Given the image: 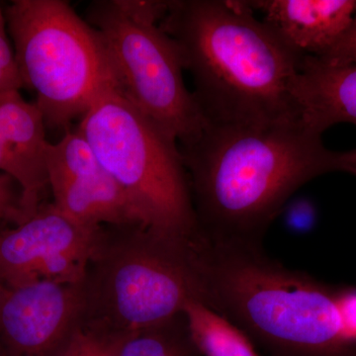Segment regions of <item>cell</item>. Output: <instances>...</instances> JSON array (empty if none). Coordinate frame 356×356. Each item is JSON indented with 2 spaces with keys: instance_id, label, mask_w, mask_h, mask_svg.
<instances>
[{
  "instance_id": "obj_10",
  "label": "cell",
  "mask_w": 356,
  "mask_h": 356,
  "mask_svg": "<svg viewBox=\"0 0 356 356\" xmlns=\"http://www.w3.org/2000/svg\"><path fill=\"white\" fill-rule=\"evenodd\" d=\"M83 314L81 282L6 287L0 300V351L6 356H58Z\"/></svg>"
},
{
  "instance_id": "obj_7",
  "label": "cell",
  "mask_w": 356,
  "mask_h": 356,
  "mask_svg": "<svg viewBox=\"0 0 356 356\" xmlns=\"http://www.w3.org/2000/svg\"><path fill=\"white\" fill-rule=\"evenodd\" d=\"M86 20L104 40L129 102L178 144L200 131L204 117L185 84L184 60L172 37L158 24L131 18L115 0L91 2Z\"/></svg>"
},
{
  "instance_id": "obj_13",
  "label": "cell",
  "mask_w": 356,
  "mask_h": 356,
  "mask_svg": "<svg viewBox=\"0 0 356 356\" xmlns=\"http://www.w3.org/2000/svg\"><path fill=\"white\" fill-rule=\"evenodd\" d=\"M295 98L302 123L320 134L337 124L356 126V63L303 58Z\"/></svg>"
},
{
  "instance_id": "obj_11",
  "label": "cell",
  "mask_w": 356,
  "mask_h": 356,
  "mask_svg": "<svg viewBox=\"0 0 356 356\" xmlns=\"http://www.w3.org/2000/svg\"><path fill=\"white\" fill-rule=\"evenodd\" d=\"M301 58L339 60L356 33V0H248Z\"/></svg>"
},
{
  "instance_id": "obj_9",
  "label": "cell",
  "mask_w": 356,
  "mask_h": 356,
  "mask_svg": "<svg viewBox=\"0 0 356 356\" xmlns=\"http://www.w3.org/2000/svg\"><path fill=\"white\" fill-rule=\"evenodd\" d=\"M46 165L53 205L65 216L88 227L140 224L125 192L79 129L49 143Z\"/></svg>"
},
{
  "instance_id": "obj_24",
  "label": "cell",
  "mask_w": 356,
  "mask_h": 356,
  "mask_svg": "<svg viewBox=\"0 0 356 356\" xmlns=\"http://www.w3.org/2000/svg\"><path fill=\"white\" fill-rule=\"evenodd\" d=\"M0 356H6L3 355V353H1V351H0Z\"/></svg>"
},
{
  "instance_id": "obj_1",
  "label": "cell",
  "mask_w": 356,
  "mask_h": 356,
  "mask_svg": "<svg viewBox=\"0 0 356 356\" xmlns=\"http://www.w3.org/2000/svg\"><path fill=\"white\" fill-rule=\"evenodd\" d=\"M201 236L217 243L262 245L299 188L321 175L356 177V149L334 151L302 121L217 124L178 144Z\"/></svg>"
},
{
  "instance_id": "obj_12",
  "label": "cell",
  "mask_w": 356,
  "mask_h": 356,
  "mask_svg": "<svg viewBox=\"0 0 356 356\" xmlns=\"http://www.w3.org/2000/svg\"><path fill=\"white\" fill-rule=\"evenodd\" d=\"M46 124L36 105L26 102L19 90L0 92V135L24 175L20 205L26 221L41 208L49 188L46 165Z\"/></svg>"
},
{
  "instance_id": "obj_21",
  "label": "cell",
  "mask_w": 356,
  "mask_h": 356,
  "mask_svg": "<svg viewBox=\"0 0 356 356\" xmlns=\"http://www.w3.org/2000/svg\"><path fill=\"white\" fill-rule=\"evenodd\" d=\"M311 222V210L308 204L300 201L294 206H291L288 215V224L294 231L302 232L308 229Z\"/></svg>"
},
{
  "instance_id": "obj_17",
  "label": "cell",
  "mask_w": 356,
  "mask_h": 356,
  "mask_svg": "<svg viewBox=\"0 0 356 356\" xmlns=\"http://www.w3.org/2000/svg\"><path fill=\"white\" fill-rule=\"evenodd\" d=\"M23 88L15 55L10 46L6 13L0 4V92Z\"/></svg>"
},
{
  "instance_id": "obj_22",
  "label": "cell",
  "mask_w": 356,
  "mask_h": 356,
  "mask_svg": "<svg viewBox=\"0 0 356 356\" xmlns=\"http://www.w3.org/2000/svg\"><path fill=\"white\" fill-rule=\"evenodd\" d=\"M346 63H356V33L341 60L332 64H346Z\"/></svg>"
},
{
  "instance_id": "obj_5",
  "label": "cell",
  "mask_w": 356,
  "mask_h": 356,
  "mask_svg": "<svg viewBox=\"0 0 356 356\" xmlns=\"http://www.w3.org/2000/svg\"><path fill=\"white\" fill-rule=\"evenodd\" d=\"M7 30L23 86L36 93L46 127L70 130L100 96L120 89L100 33L65 0H13Z\"/></svg>"
},
{
  "instance_id": "obj_18",
  "label": "cell",
  "mask_w": 356,
  "mask_h": 356,
  "mask_svg": "<svg viewBox=\"0 0 356 356\" xmlns=\"http://www.w3.org/2000/svg\"><path fill=\"white\" fill-rule=\"evenodd\" d=\"M13 182L6 173H0V219L19 226L26 219L21 209L20 195L14 191Z\"/></svg>"
},
{
  "instance_id": "obj_2",
  "label": "cell",
  "mask_w": 356,
  "mask_h": 356,
  "mask_svg": "<svg viewBox=\"0 0 356 356\" xmlns=\"http://www.w3.org/2000/svg\"><path fill=\"white\" fill-rule=\"evenodd\" d=\"M159 27L179 49L204 120L301 121L295 88L302 58L245 0H172Z\"/></svg>"
},
{
  "instance_id": "obj_14",
  "label": "cell",
  "mask_w": 356,
  "mask_h": 356,
  "mask_svg": "<svg viewBox=\"0 0 356 356\" xmlns=\"http://www.w3.org/2000/svg\"><path fill=\"white\" fill-rule=\"evenodd\" d=\"M184 313L201 355L261 356L245 332L201 302H189Z\"/></svg>"
},
{
  "instance_id": "obj_20",
  "label": "cell",
  "mask_w": 356,
  "mask_h": 356,
  "mask_svg": "<svg viewBox=\"0 0 356 356\" xmlns=\"http://www.w3.org/2000/svg\"><path fill=\"white\" fill-rule=\"evenodd\" d=\"M339 305L346 332L356 346V293L339 295Z\"/></svg>"
},
{
  "instance_id": "obj_3",
  "label": "cell",
  "mask_w": 356,
  "mask_h": 356,
  "mask_svg": "<svg viewBox=\"0 0 356 356\" xmlns=\"http://www.w3.org/2000/svg\"><path fill=\"white\" fill-rule=\"evenodd\" d=\"M202 304L271 356H351L334 294L283 266L262 245L205 241L200 248Z\"/></svg>"
},
{
  "instance_id": "obj_4",
  "label": "cell",
  "mask_w": 356,
  "mask_h": 356,
  "mask_svg": "<svg viewBox=\"0 0 356 356\" xmlns=\"http://www.w3.org/2000/svg\"><path fill=\"white\" fill-rule=\"evenodd\" d=\"M201 243L142 224L98 227L81 281V322L129 334L202 303Z\"/></svg>"
},
{
  "instance_id": "obj_19",
  "label": "cell",
  "mask_w": 356,
  "mask_h": 356,
  "mask_svg": "<svg viewBox=\"0 0 356 356\" xmlns=\"http://www.w3.org/2000/svg\"><path fill=\"white\" fill-rule=\"evenodd\" d=\"M0 170L13 178L14 181L19 185L21 191L25 184L24 175L1 135H0Z\"/></svg>"
},
{
  "instance_id": "obj_23",
  "label": "cell",
  "mask_w": 356,
  "mask_h": 356,
  "mask_svg": "<svg viewBox=\"0 0 356 356\" xmlns=\"http://www.w3.org/2000/svg\"><path fill=\"white\" fill-rule=\"evenodd\" d=\"M4 290H6V286L2 284L1 281H0V300H1L2 295H3Z\"/></svg>"
},
{
  "instance_id": "obj_16",
  "label": "cell",
  "mask_w": 356,
  "mask_h": 356,
  "mask_svg": "<svg viewBox=\"0 0 356 356\" xmlns=\"http://www.w3.org/2000/svg\"><path fill=\"white\" fill-rule=\"evenodd\" d=\"M115 336L81 322L58 356H100Z\"/></svg>"
},
{
  "instance_id": "obj_6",
  "label": "cell",
  "mask_w": 356,
  "mask_h": 356,
  "mask_svg": "<svg viewBox=\"0 0 356 356\" xmlns=\"http://www.w3.org/2000/svg\"><path fill=\"white\" fill-rule=\"evenodd\" d=\"M77 129L125 192L140 224L166 235L202 238L178 143L120 89L100 96Z\"/></svg>"
},
{
  "instance_id": "obj_8",
  "label": "cell",
  "mask_w": 356,
  "mask_h": 356,
  "mask_svg": "<svg viewBox=\"0 0 356 356\" xmlns=\"http://www.w3.org/2000/svg\"><path fill=\"white\" fill-rule=\"evenodd\" d=\"M97 229L65 216L53 203L41 206L29 220L0 234V281L6 288L81 282Z\"/></svg>"
},
{
  "instance_id": "obj_15",
  "label": "cell",
  "mask_w": 356,
  "mask_h": 356,
  "mask_svg": "<svg viewBox=\"0 0 356 356\" xmlns=\"http://www.w3.org/2000/svg\"><path fill=\"white\" fill-rule=\"evenodd\" d=\"M119 356H202L192 341L184 313L128 334Z\"/></svg>"
}]
</instances>
